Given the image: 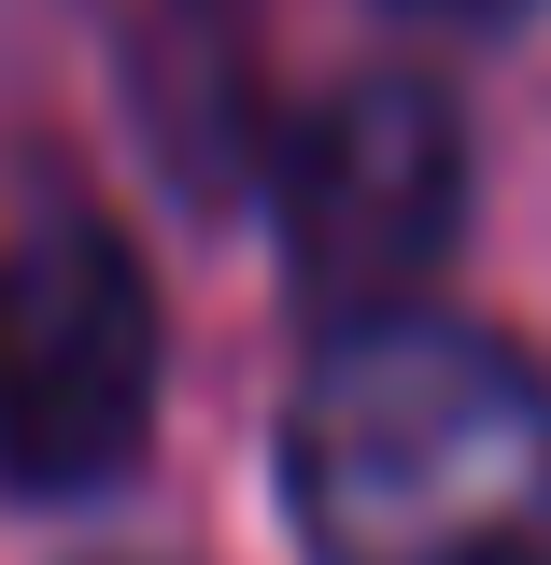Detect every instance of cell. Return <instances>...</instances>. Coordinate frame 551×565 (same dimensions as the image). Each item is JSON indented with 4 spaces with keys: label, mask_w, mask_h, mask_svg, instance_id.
I'll use <instances>...</instances> for the list:
<instances>
[{
    "label": "cell",
    "mask_w": 551,
    "mask_h": 565,
    "mask_svg": "<svg viewBox=\"0 0 551 565\" xmlns=\"http://www.w3.org/2000/svg\"><path fill=\"white\" fill-rule=\"evenodd\" d=\"M311 565H551V382L453 311L326 326L283 396Z\"/></svg>",
    "instance_id": "6da1fadb"
},
{
    "label": "cell",
    "mask_w": 551,
    "mask_h": 565,
    "mask_svg": "<svg viewBox=\"0 0 551 565\" xmlns=\"http://www.w3.org/2000/svg\"><path fill=\"white\" fill-rule=\"evenodd\" d=\"M156 438V282L114 226L0 241V494L57 509Z\"/></svg>",
    "instance_id": "7a4b0ae2"
},
{
    "label": "cell",
    "mask_w": 551,
    "mask_h": 565,
    "mask_svg": "<svg viewBox=\"0 0 551 565\" xmlns=\"http://www.w3.org/2000/svg\"><path fill=\"white\" fill-rule=\"evenodd\" d=\"M453 241H467V114L438 85L368 71L283 141V282L311 326L424 311Z\"/></svg>",
    "instance_id": "3957f363"
},
{
    "label": "cell",
    "mask_w": 551,
    "mask_h": 565,
    "mask_svg": "<svg viewBox=\"0 0 551 565\" xmlns=\"http://www.w3.org/2000/svg\"><path fill=\"white\" fill-rule=\"evenodd\" d=\"M396 14H424V29H509L523 0H396Z\"/></svg>",
    "instance_id": "277c9868"
}]
</instances>
